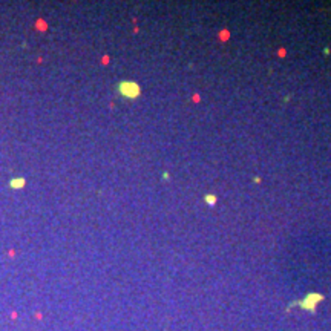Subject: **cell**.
<instances>
[{"instance_id": "cell-1", "label": "cell", "mask_w": 331, "mask_h": 331, "mask_svg": "<svg viewBox=\"0 0 331 331\" xmlns=\"http://www.w3.org/2000/svg\"><path fill=\"white\" fill-rule=\"evenodd\" d=\"M117 89H118V94H120L121 97H126V98H137V97H140V94H141L140 84L135 83V81H129V80L120 81Z\"/></svg>"}, {"instance_id": "cell-2", "label": "cell", "mask_w": 331, "mask_h": 331, "mask_svg": "<svg viewBox=\"0 0 331 331\" xmlns=\"http://www.w3.org/2000/svg\"><path fill=\"white\" fill-rule=\"evenodd\" d=\"M320 299H322V296H319V294H310V296H308L304 302H300L299 305H300V307H304V308H307V310H313V308H314V305H316Z\"/></svg>"}, {"instance_id": "cell-3", "label": "cell", "mask_w": 331, "mask_h": 331, "mask_svg": "<svg viewBox=\"0 0 331 331\" xmlns=\"http://www.w3.org/2000/svg\"><path fill=\"white\" fill-rule=\"evenodd\" d=\"M25 184H26L25 178H12V180L9 181V185H11L12 189H16V190L22 189V187H25Z\"/></svg>"}, {"instance_id": "cell-4", "label": "cell", "mask_w": 331, "mask_h": 331, "mask_svg": "<svg viewBox=\"0 0 331 331\" xmlns=\"http://www.w3.org/2000/svg\"><path fill=\"white\" fill-rule=\"evenodd\" d=\"M204 201H205L207 205H215L216 201H218V198H216V195H213V193H207V195H204Z\"/></svg>"}]
</instances>
